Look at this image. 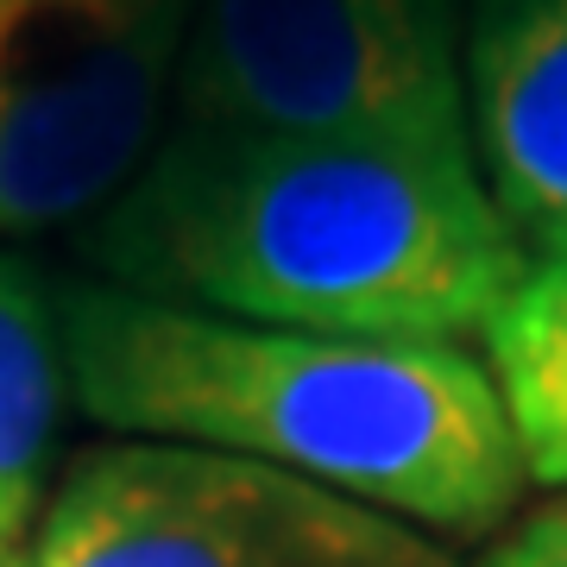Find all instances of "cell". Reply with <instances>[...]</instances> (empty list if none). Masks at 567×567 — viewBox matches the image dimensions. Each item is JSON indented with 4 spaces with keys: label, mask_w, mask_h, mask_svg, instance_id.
Returning <instances> with one entry per match:
<instances>
[{
    "label": "cell",
    "mask_w": 567,
    "mask_h": 567,
    "mask_svg": "<svg viewBox=\"0 0 567 567\" xmlns=\"http://www.w3.org/2000/svg\"><path fill=\"white\" fill-rule=\"evenodd\" d=\"M58 341L95 423L278 466L429 536H492L529 486L492 365L466 347L265 328L121 284L63 290Z\"/></svg>",
    "instance_id": "2"
},
{
    "label": "cell",
    "mask_w": 567,
    "mask_h": 567,
    "mask_svg": "<svg viewBox=\"0 0 567 567\" xmlns=\"http://www.w3.org/2000/svg\"><path fill=\"white\" fill-rule=\"evenodd\" d=\"M189 0H0V234L107 208L158 145Z\"/></svg>",
    "instance_id": "5"
},
{
    "label": "cell",
    "mask_w": 567,
    "mask_h": 567,
    "mask_svg": "<svg viewBox=\"0 0 567 567\" xmlns=\"http://www.w3.org/2000/svg\"><path fill=\"white\" fill-rule=\"evenodd\" d=\"M63 341L39 284L13 259H0V524L20 543L32 529L44 454L63 410Z\"/></svg>",
    "instance_id": "8"
},
{
    "label": "cell",
    "mask_w": 567,
    "mask_h": 567,
    "mask_svg": "<svg viewBox=\"0 0 567 567\" xmlns=\"http://www.w3.org/2000/svg\"><path fill=\"white\" fill-rule=\"evenodd\" d=\"M13 555H20V543L7 536V524H0V561H13Z\"/></svg>",
    "instance_id": "10"
},
{
    "label": "cell",
    "mask_w": 567,
    "mask_h": 567,
    "mask_svg": "<svg viewBox=\"0 0 567 567\" xmlns=\"http://www.w3.org/2000/svg\"><path fill=\"white\" fill-rule=\"evenodd\" d=\"M480 341L524 480L567 492V259H529Z\"/></svg>",
    "instance_id": "7"
},
{
    "label": "cell",
    "mask_w": 567,
    "mask_h": 567,
    "mask_svg": "<svg viewBox=\"0 0 567 567\" xmlns=\"http://www.w3.org/2000/svg\"><path fill=\"white\" fill-rule=\"evenodd\" d=\"M0 567H25V555H13V561H0Z\"/></svg>",
    "instance_id": "11"
},
{
    "label": "cell",
    "mask_w": 567,
    "mask_h": 567,
    "mask_svg": "<svg viewBox=\"0 0 567 567\" xmlns=\"http://www.w3.org/2000/svg\"><path fill=\"white\" fill-rule=\"evenodd\" d=\"M466 133L536 259H567V0H486L466 39Z\"/></svg>",
    "instance_id": "6"
},
{
    "label": "cell",
    "mask_w": 567,
    "mask_h": 567,
    "mask_svg": "<svg viewBox=\"0 0 567 567\" xmlns=\"http://www.w3.org/2000/svg\"><path fill=\"white\" fill-rule=\"evenodd\" d=\"M95 259L140 297L410 347L486 334L529 265L473 145L183 126L107 203Z\"/></svg>",
    "instance_id": "1"
},
{
    "label": "cell",
    "mask_w": 567,
    "mask_h": 567,
    "mask_svg": "<svg viewBox=\"0 0 567 567\" xmlns=\"http://www.w3.org/2000/svg\"><path fill=\"white\" fill-rule=\"evenodd\" d=\"M25 567H454L429 529L278 466L177 442L82 454Z\"/></svg>",
    "instance_id": "4"
},
{
    "label": "cell",
    "mask_w": 567,
    "mask_h": 567,
    "mask_svg": "<svg viewBox=\"0 0 567 567\" xmlns=\"http://www.w3.org/2000/svg\"><path fill=\"white\" fill-rule=\"evenodd\" d=\"M171 107L183 133L473 145L447 0H196Z\"/></svg>",
    "instance_id": "3"
},
{
    "label": "cell",
    "mask_w": 567,
    "mask_h": 567,
    "mask_svg": "<svg viewBox=\"0 0 567 567\" xmlns=\"http://www.w3.org/2000/svg\"><path fill=\"white\" fill-rule=\"evenodd\" d=\"M480 567H567V492H555L536 511H524L480 555Z\"/></svg>",
    "instance_id": "9"
}]
</instances>
